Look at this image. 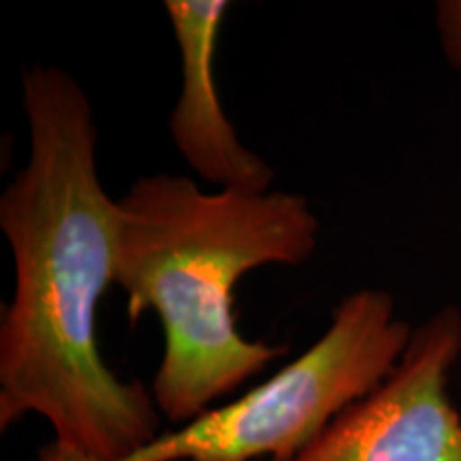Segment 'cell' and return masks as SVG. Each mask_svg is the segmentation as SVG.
Listing matches in <instances>:
<instances>
[{
	"label": "cell",
	"mask_w": 461,
	"mask_h": 461,
	"mask_svg": "<svg viewBox=\"0 0 461 461\" xmlns=\"http://www.w3.org/2000/svg\"><path fill=\"white\" fill-rule=\"evenodd\" d=\"M28 160L0 194L15 285L0 321V429L26 414L58 445L122 461L163 434L152 391L122 380L99 344V305L113 285L118 199L96 165L95 109L58 65L22 73Z\"/></svg>",
	"instance_id": "obj_1"
},
{
	"label": "cell",
	"mask_w": 461,
	"mask_h": 461,
	"mask_svg": "<svg viewBox=\"0 0 461 461\" xmlns=\"http://www.w3.org/2000/svg\"><path fill=\"white\" fill-rule=\"evenodd\" d=\"M321 221L299 193L216 190L154 173L118 199L113 285L129 321L158 316L163 359L152 397L169 423H190L286 353L248 339L235 319V286L248 272L314 257Z\"/></svg>",
	"instance_id": "obj_2"
},
{
	"label": "cell",
	"mask_w": 461,
	"mask_h": 461,
	"mask_svg": "<svg viewBox=\"0 0 461 461\" xmlns=\"http://www.w3.org/2000/svg\"><path fill=\"white\" fill-rule=\"evenodd\" d=\"M412 331L387 291L359 288L333 308L330 327L297 359L122 461H288L395 370ZM34 461L96 459L54 440Z\"/></svg>",
	"instance_id": "obj_3"
},
{
	"label": "cell",
	"mask_w": 461,
	"mask_h": 461,
	"mask_svg": "<svg viewBox=\"0 0 461 461\" xmlns=\"http://www.w3.org/2000/svg\"><path fill=\"white\" fill-rule=\"evenodd\" d=\"M461 357V312L445 305L412 331L395 370L344 408L288 461H461V414L448 378Z\"/></svg>",
	"instance_id": "obj_4"
},
{
	"label": "cell",
	"mask_w": 461,
	"mask_h": 461,
	"mask_svg": "<svg viewBox=\"0 0 461 461\" xmlns=\"http://www.w3.org/2000/svg\"><path fill=\"white\" fill-rule=\"evenodd\" d=\"M165 14L180 54V92L169 115L173 146L201 180L218 190L267 193L272 165L241 143L216 86L218 34L229 3L165 0Z\"/></svg>",
	"instance_id": "obj_5"
},
{
	"label": "cell",
	"mask_w": 461,
	"mask_h": 461,
	"mask_svg": "<svg viewBox=\"0 0 461 461\" xmlns=\"http://www.w3.org/2000/svg\"><path fill=\"white\" fill-rule=\"evenodd\" d=\"M434 17L442 54L461 71V0H438Z\"/></svg>",
	"instance_id": "obj_6"
}]
</instances>
